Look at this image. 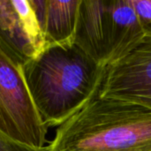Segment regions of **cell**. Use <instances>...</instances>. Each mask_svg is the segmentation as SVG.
I'll list each match as a JSON object with an SVG mask.
<instances>
[{"mask_svg": "<svg viewBox=\"0 0 151 151\" xmlns=\"http://www.w3.org/2000/svg\"><path fill=\"white\" fill-rule=\"evenodd\" d=\"M23 76L43 122L59 127L100 91L106 66L74 42L50 45L22 65Z\"/></svg>", "mask_w": 151, "mask_h": 151, "instance_id": "cell-1", "label": "cell"}, {"mask_svg": "<svg viewBox=\"0 0 151 151\" xmlns=\"http://www.w3.org/2000/svg\"><path fill=\"white\" fill-rule=\"evenodd\" d=\"M46 151H151V109L98 93L57 128Z\"/></svg>", "mask_w": 151, "mask_h": 151, "instance_id": "cell-2", "label": "cell"}, {"mask_svg": "<svg viewBox=\"0 0 151 151\" xmlns=\"http://www.w3.org/2000/svg\"><path fill=\"white\" fill-rule=\"evenodd\" d=\"M145 38L132 0H81L73 42L103 66L134 50Z\"/></svg>", "mask_w": 151, "mask_h": 151, "instance_id": "cell-3", "label": "cell"}, {"mask_svg": "<svg viewBox=\"0 0 151 151\" xmlns=\"http://www.w3.org/2000/svg\"><path fill=\"white\" fill-rule=\"evenodd\" d=\"M0 131L21 145L46 148L48 127L28 92L22 65L0 46Z\"/></svg>", "mask_w": 151, "mask_h": 151, "instance_id": "cell-4", "label": "cell"}, {"mask_svg": "<svg viewBox=\"0 0 151 151\" xmlns=\"http://www.w3.org/2000/svg\"><path fill=\"white\" fill-rule=\"evenodd\" d=\"M100 96L125 100L151 109V37L108 65Z\"/></svg>", "mask_w": 151, "mask_h": 151, "instance_id": "cell-5", "label": "cell"}, {"mask_svg": "<svg viewBox=\"0 0 151 151\" xmlns=\"http://www.w3.org/2000/svg\"><path fill=\"white\" fill-rule=\"evenodd\" d=\"M0 46L21 65L45 48L29 0H0Z\"/></svg>", "mask_w": 151, "mask_h": 151, "instance_id": "cell-6", "label": "cell"}, {"mask_svg": "<svg viewBox=\"0 0 151 151\" xmlns=\"http://www.w3.org/2000/svg\"><path fill=\"white\" fill-rule=\"evenodd\" d=\"M81 0H47L42 34L45 47L73 42Z\"/></svg>", "mask_w": 151, "mask_h": 151, "instance_id": "cell-7", "label": "cell"}, {"mask_svg": "<svg viewBox=\"0 0 151 151\" xmlns=\"http://www.w3.org/2000/svg\"><path fill=\"white\" fill-rule=\"evenodd\" d=\"M145 36L151 37V0H132Z\"/></svg>", "mask_w": 151, "mask_h": 151, "instance_id": "cell-8", "label": "cell"}, {"mask_svg": "<svg viewBox=\"0 0 151 151\" xmlns=\"http://www.w3.org/2000/svg\"><path fill=\"white\" fill-rule=\"evenodd\" d=\"M0 151H46V148L42 150H35L11 140L0 131Z\"/></svg>", "mask_w": 151, "mask_h": 151, "instance_id": "cell-9", "label": "cell"}]
</instances>
